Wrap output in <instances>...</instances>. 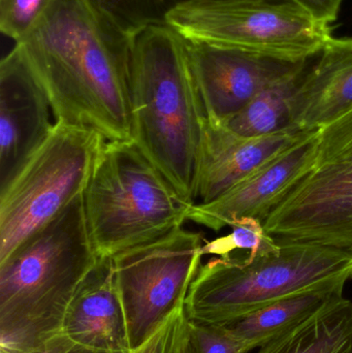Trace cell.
I'll list each match as a JSON object with an SVG mask.
<instances>
[{
  "label": "cell",
  "instance_id": "23",
  "mask_svg": "<svg viewBox=\"0 0 352 353\" xmlns=\"http://www.w3.org/2000/svg\"><path fill=\"white\" fill-rule=\"evenodd\" d=\"M188 337L196 353H246L227 325L189 321Z\"/></svg>",
  "mask_w": 352,
  "mask_h": 353
},
{
  "label": "cell",
  "instance_id": "9",
  "mask_svg": "<svg viewBox=\"0 0 352 353\" xmlns=\"http://www.w3.org/2000/svg\"><path fill=\"white\" fill-rule=\"evenodd\" d=\"M271 236L352 253V159L306 176L264 222Z\"/></svg>",
  "mask_w": 352,
  "mask_h": 353
},
{
  "label": "cell",
  "instance_id": "25",
  "mask_svg": "<svg viewBox=\"0 0 352 353\" xmlns=\"http://www.w3.org/2000/svg\"><path fill=\"white\" fill-rule=\"evenodd\" d=\"M307 10L314 18L327 24H332L338 18L343 0H293Z\"/></svg>",
  "mask_w": 352,
  "mask_h": 353
},
{
  "label": "cell",
  "instance_id": "18",
  "mask_svg": "<svg viewBox=\"0 0 352 353\" xmlns=\"http://www.w3.org/2000/svg\"><path fill=\"white\" fill-rule=\"evenodd\" d=\"M312 59L313 57L293 74L258 93L242 111L225 122V125L246 138L271 136L295 128L296 92Z\"/></svg>",
  "mask_w": 352,
  "mask_h": 353
},
{
  "label": "cell",
  "instance_id": "11",
  "mask_svg": "<svg viewBox=\"0 0 352 353\" xmlns=\"http://www.w3.org/2000/svg\"><path fill=\"white\" fill-rule=\"evenodd\" d=\"M320 130H314L209 203H194L188 220L219 232L244 217L264 223L289 193L318 167Z\"/></svg>",
  "mask_w": 352,
  "mask_h": 353
},
{
  "label": "cell",
  "instance_id": "19",
  "mask_svg": "<svg viewBox=\"0 0 352 353\" xmlns=\"http://www.w3.org/2000/svg\"><path fill=\"white\" fill-rule=\"evenodd\" d=\"M116 24L134 35L151 25L165 24L167 14L189 0H92ZM293 1V0H276Z\"/></svg>",
  "mask_w": 352,
  "mask_h": 353
},
{
  "label": "cell",
  "instance_id": "15",
  "mask_svg": "<svg viewBox=\"0 0 352 353\" xmlns=\"http://www.w3.org/2000/svg\"><path fill=\"white\" fill-rule=\"evenodd\" d=\"M352 109V37H331L306 70L293 103L302 130L330 125Z\"/></svg>",
  "mask_w": 352,
  "mask_h": 353
},
{
  "label": "cell",
  "instance_id": "7",
  "mask_svg": "<svg viewBox=\"0 0 352 353\" xmlns=\"http://www.w3.org/2000/svg\"><path fill=\"white\" fill-rule=\"evenodd\" d=\"M165 24L188 41L235 48L289 61L318 55L332 37L330 24L293 1L189 0Z\"/></svg>",
  "mask_w": 352,
  "mask_h": 353
},
{
  "label": "cell",
  "instance_id": "5",
  "mask_svg": "<svg viewBox=\"0 0 352 353\" xmlns=\"http://www.w3.org/2000/svg\"><path fill=\"white\" fill-rule=\"evenodd\" d=\"M97 255L112 256L182 228L185 203L134 140H105L83 192Z\"/></svg>",
  "mask_w": 352,
  "mask_h": 353
},
{
  "label": "cell",
  "instance_id": "29",
  "mask_svg": "<svg viewBox=\"0 0 352 353\" xmlns=\"http://www.w3.org/2000/svg\"><path fill=\"white\" fill-rule=\"evenodd\" d=\"M0 353H8V352H0Z\"/></svg>",
  "mask_w": 352,
  "mask_h": 353
},
{
  "label": "cell",
  "instance_id": "8",
  "mask_svg": "<svg viewBox=\"0 0 352 353\" xmlns=\"http://www.w3.org/2000/svg\"><path fill=\"white\" fill-rule=\"evenodd\" d=\"M204 240L182 228L114 255V269L132 352L180 307L202 265Z\"/></svg>",
  "mask_w": 352,
  "mask_h": 353
},
{
  "label": "cell",
  "instance_id": "6",
  "mask_svg": "<svg viewBox=\"0 0 352 353\" xmlns=\"http://www.w3.org/2000/svg\"><path fill=\"white\" fill-rule=\"evenodd\" d=\"M105 139L57 121L47 140L0 189V263L84 192Z\"/></svg>",
  "mask_w": 352,
  "mask_h": 353
},
{
  "label": "cell",
  "instance_id": "13",
  "mask_svg": "<svg viewBox=\"0 0 352 353\" xmlns=\"http://www.w3.org/2000/svg\"><path fill=\"white\" fill-rule=\"evenodd\" d=\"M312 132L314 130H302L295 126L271 136L246 138L229 130L225 123L207 119L200 149L196 203H209L218 199Z\"/></svg>",
  "mask_w": 352,
  "mask_h": 353
},
{
  "label": "cell",
  "instance_id": "27",
  "mask_svg": "<svg viewBox=\"0 0 352 353\" xmlns=\"http://www.w3.org/2000/svg\"><path fill=\"white\" fill-rule=\"evenodd\" d=\"M183 353H196V350H194V346L190 343L189 337H188L187 342H186L185 348H184Z\"/></svg>",
  "mask_w": 352,
  "mask_h": 353
},
{
  "label": "cell",
  "instance_id": "12",
  "mask_svg": "<svg viewBox=\"0 0 352 353\" xmlns=\"http://www.w3.org/2000/svg\"><path fill=\"white\" fill-rule=\"evenodd\" d=\"M53 110L16 48L0 63V189L55 126Z\"/></svg>",
  "mask_w": 352,
  "mask_h": 353
},
{
  "label": "cell",
  "instance_id": "21",
  "mask_svg": "<svg viewBox=\"0 0 352 353\" xmlns=\"http://www.w3.org/2000/svg\"><path fill=\"white\" fill-rule=\"evenodd\" d=\"M53 0H0V31L14 43L28 34Z\"/></svg>",
  "mask_w": 352,
  "mask_h": 353
},
{
  "label": "cell",
  "instance_id": "3",
  "mask_svg": "<svg viewBox=\"0 0 352 353\" xmlns=\"http://www.w3.org/2000/svg\"><path fill=\"white\" fill-rule=\"evenodd\" d=\"M99 257L81 194L0 263V352L31 353L57 336Z\"/></svg>",
  "mask_w": 352,
  "mask_h": 353
},
{
  "label": "cell",
  "instance_id": "1",
  "mask_svg": "<svg viewBox=\"0 0 352 353\" xmlns=\"http://www.w3.org/2000/svg\"><path fill=\"white\" fill-rule=\"evenodd\" d=\"M132 37L92 0H53L16 43L55 121L132 140Z\"/></svg>",
  "mask_w": 352,
  "mask_h": 353
},
{
  "label": "cell",
  "instance_id": "4",
  "mask_svg": "<svg viewBox=\"0 0 352 353\" xmlns=\"http://www.w3.org/2000/svg\"><path fill=\"white\" fill-rule=\"evenodd\" d=\"M278 249L200 265L185 300L194 323L229 325L272 303L335 279H352V253L335 247L281 240Z\"/></svg>",
  "mask_w": 352,
  "mask_h": 353
},
{
  "label": "cell",
  "instance_id": "2",
  "mask_svg": "<svg viewBox=\"0 0 352 353\" xmlns=\"http://www.w3.org/2000/svg\"><path fill=\"white\" fill-rule=\"evenodd\" d=\"M132 140L189 205L196 203L206 112L185 39L167 24L132 37Z\"/></svg>",
  "mask_w": 352,
  "mask_h": 353
},
{
  "label": "cell",
  "instance_id": "24",
  "mask_svg": "<svg viewBox=\"0 0 352 353\" xmlns=\"http://www.w3.org/2000/svg\"><path fill=\"white\" fill-rule=\"evenodd\" d=\"M189 319L185 305L172 314L163 327L146 343L134 350L136 353H183L188 340Z\"/></svg>",
  "mask_w": 352,
  "mask_h": 353
},
{
  "label": "cell",
  "instance_id": "20",
  "mask_svg": "<svg viewBox=\"0 0 352 353\" xmlns=\"http://www.w3.org/2000/svg\"><path fill=\"white\" fill-rule=\"evenodd\" d=\"M229 228L231 234L204 244L203 255L229 256L236 250L248 251L249 255H258L278 249V241L267 232L260 220L244 217L234 221Z\"/></svg>",
  "mask_w": 352,
  "mask_h": 353
},
{
  "label": "cell",
  "instance_id": "26",
  "mask_svg": "<svg viewBox=\"0 0 352 353\" xmlns=\"http://www.w3.org/2000/svg\"><path fill=\"white\" fill-rule=\"evenodd\" d=\"M31 353H107L88 350L70 341L68 338L58 334L41 347Z\"/></svg>",
  "mask_w": 352,
  "mask_h": 353
},
{
  "label": "cell",
  "instance_id": "22",
  "mask_svg": "<svg viewBox=\"0 0 352 353\" xmlns=\"http://www.w3.org/2000/svg\"><path fill=\"white\" fill-rule=\"evenodd\" d=\"M352 159V109L320 132L318 167Z\"/></svg>",
  "mask_w": 352,
  "mask_h": 353
},
{
  "label": "cell",
  "instance_id": "10",
  "mask_svg": "<svg viewBox=\"0 0 352 353\" xmlns=\"http://www.w3.org/2000/svg\"><path fill=\"white\" fill-rule=\"evenodd\" d=\"M186 43L207 119L219 123L229 121L258 93L311 59L289 61L212 43Z\"/></svg>",
  "mask_w": 352,
  "mask_h": 353
},
{
  "label": "cell",
  "instance_id": "14",
  "mask_svg": "<svg viewBox=\"0 0 352 353\" xmlns=\"http://www.w3.org/2000/svg\"><path fill=\"white\" fill-rule=\"evenodd\" d=\"M59 334L96 352H132L113 257H99L81 282L68 305Z\"/></svg>",
  "mask_w": 352,
  "mask_h": 353
},
{
  "label": "cell",
  "instance_id": "16",
  "mask_svg": "<svg viewBox=\"0 0 352 353\" xmlns=\"http://www.w3.org/2000/svg\"><path fill=\"white\" fill-rule=\"evenodd\" d=\"M347 279H335L281 299L227 325L245 352L260 348L277 336L342 300Z\"/></svg>",
  "mask_w": 352,
  "mask_h": 353
},
{
  "label": "cell",
  "instance_id": "17",
  "mask_svg": "<svg viewBox=\"0 0 352 353\" xmlns=\"http://www.w3.org/2000/svg\"><path fill=\"white\" fill-rule=\"evenodd\" d=\"M258 353H352V302L342 300L277 336Z\"/></svg>",
  "mask_w": 352,
  "mask_h": 353
},
{
  "label": "cell",
  "instance_id": "28",
  "mask_svg": "<svg viewBox=\"0 0 352 353\" xmlns=\"http://www.w3.org/2000/svg\"><path fill=\"white\" fill-rule=\"evenodd\" d=\"M130 353H136V352H134H134H130Z\"/></svg>",
  "mask_w": 352,
  "mask_h": 353
}]
</instances>
